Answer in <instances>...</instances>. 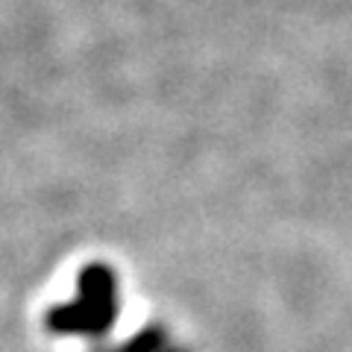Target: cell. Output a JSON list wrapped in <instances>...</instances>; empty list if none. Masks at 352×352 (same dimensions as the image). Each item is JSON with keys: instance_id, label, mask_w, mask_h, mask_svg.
<instances>
[{"instance_id": "6da1fadb", "label": "cell", "mask_w": 352, "mask_h": 352, "mask_svg": "<svg viewBox=\"0 0 352 352\" xmlns=\"http://www.w3.org/2000/svg\"><path fill=\"white\" fill-rule=\"evenodd\" d=\"M120 294L118 276L106 264H88L76 279V300L59 302L44 314V326L53 335H80V338H103L118 323Z\"/></svg>"}, {"instance_id": "7a4b0ae2", "label": "cell", "mask_w": 352, "mask_h": 352, "mask_svg": "<svg viewBox=\"0 0 352 352\" xmlns=\"http://www.w3.org/2000/svg\"><path fill=\"white\" fill-rule=\"evenodd\" d=\"M170 346L168 329L159 323L144 326L141 332H135L129 340H124L120 346H109V349H97V352H164Z\"/></svg>"}, {"instance_id": "3957f363", "label": "cell", "mask_w": 352, "mask_h": 352, "mask_svg": "<svg viewBox=\"0 0 352 352\" xmlns=\"http://www.w3.org/2000/svg\"><path fill=\"white\" fill-rule=\"evenodd\" d=\"M164 352H191V349H179V346H168Z\"/></svg>"}]
</instances>
